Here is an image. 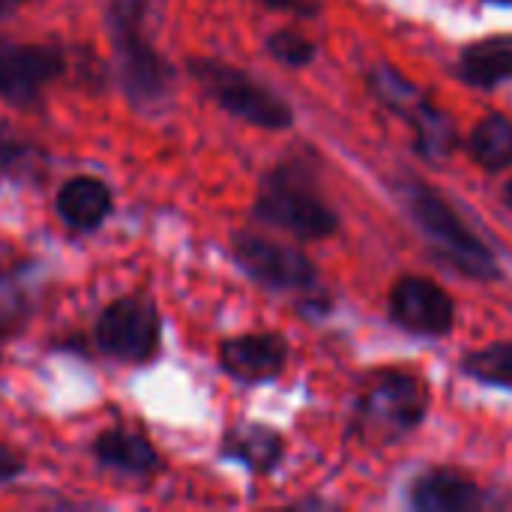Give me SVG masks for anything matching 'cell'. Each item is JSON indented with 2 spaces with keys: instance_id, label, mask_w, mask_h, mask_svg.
<instances>
[{
  "instance_id": "obj_11",
  "label": "cell",
  "mask_w": 512,
  "mask_h": 512,
  "mask_svg": "<svg viewBox=\"0 0 512 512\" xmlns=\"http://www.w3.org/2000/svg\"><path fill=\"white\" fill-rule=\"evenodd\" d=\"M288 345L276 333H246L219 345V363L225 375L243 384H264L282 375Z\"/></svg>"
},
{
  "instance_id": "obj_24",
  "label": "cell",
  "mask_w": 512,
  "mask_h": 512,
  "mask_svg": "<svg viewBox=\"0 0 512 512\" xmlns=\"http://www.w3.org/2000/svg\"><path fill=\"white\" fill-rule=\"evenodd\" d=\"M21 3H27V0H0V15H9V12H15Z\"/></svg>"
},
{
  "instance_id": "obj_22",
  "label": "cell",
  "mask_w": 512,
  "mask_h": 512,
  "mask_svg": "<svg viewBox=\"0 0 512 512\" xmlns=\"http://www.w3.org/2000/svg\"><path fill=\"white\" fill-rule=\"evenodd\" d=\"M21 474H24V456H18L12 447H6V444L0 441V486L18 480Z\"/></svg>"
},
{
  "instance_id": "obj_9",
  "label": "cell",
  "mask_w": 512,
  "mask_h": 512,
  "mask_svg": "<svg viewBox=\"0 0 512 512\" xmlns=\"http://www.w3.org/2000/svg\"><path fill=\"white\" fill-rule=\"evenodd\" d=\"M66 72V51L54 42H15L0 36V102L30 105Z\"/></svg>"
},
{
  "instance_id": "obj_2",
  "label": "cell",
  "mask_w": 512,
  "mask_h": 512,
  "mask_svg": "<svg viewBox=\"0 0 512 512\" xmlns=\"http://www.w3.org/2000/svg\"><path fill=\"white\" fill-rule=\"evenodd\" d=\"M252 216L300 240H324L339 231L336 210L321 198L315 177L300 162L276 165L261 180Z\"/></svg>"
},
{
  "instance_id": "obj_25",
  "label": "cell",
  "mask_w": 512,
  "mask_h": 512,
  "mask_svg": "<svg viewBox=\"0 0 512 512\" xmlns=\"http://www.w3.org/2000/svg\"><path fill=\"white\" fill-rule=\"evenodd\" d=\"M504 195H507V204H510V207H512V180H510V183H507V189H504Z\"/></svg>"
},
{
  "instance_id": "obj_7",
  "label": "cell",
  "mask_w": 512,
  "mask_h": 512,
  "mask_svg": "<svg viewBox=\"0 0 512 512\" xmlns=\"http://www.w3.org/2000/svg\"><path fill=\"white\" fill-rule=\"evenodd\" d=\"M93 345L120 363L141 366L153 360L162 345V315L156 303L144 294L111 300L93 324Z\"/></svg>"
},
{
  "instance_id": "obj_10",
  "label": "cell",
  "mask_w": 512,
  "mask_h": 512,
  "mask_svg": "<svg viewBox=\"0 0 512 512\" xmlns=\"http://www.w3.org/2000/svg\"><path fill=\"white\" fill-rule=\"evenodd\" d=\"M390 318L420 336H447L456 321L450 294L423 276H405L390 291Z\"/></svg>"
},
{
  "instance_id": "obj_14",
  "label": "cell",
  "mask_w": 512,
  "mask_h": 512,
  "mask_svg": "<svg viewBox=\"0 0 512 512\" xmlns=\"http://www.w3.org/2000/svg\"><path fill=\"white\" fill-rule=\"evenodd\" d=\"M408 501L420 512H471L483 507V492L456 471H429L411 483Z\"/></svg>"
},
{
  "instance_id": "obj_13",
  "label": "cell",
  "mask_w": 512,
  "mask_h": 512,
  "mask_svg": "<svg viewBox=\"0 0 512 512\" xmlns=\"http://www.w3.org/2000/svg\"><path fill=\"white\" fill-rule=\"evenodd\" d=\"M93 456L102 468H111L126 477H150L162 471V456L156 447L135 429L111 426L96 435L93 441Z\"/></svg>"
},
{
  "instance_id": "obj_23",
  "label": "cell",
  "mask_w": 512,
  "mask_h": 512,
  "mask_svg": "<svg viewBox=\"0 0 512 512\" xmlns=\"http://www.w3.org/2000/svg\"><path fill=\"white\" fill-rule=\"evenodd\" d=\"M267 9L276 12H294V15H315L318 12V0H258Z\"/></svg>"
},
{
  "instance_id": "obj_19",
  "label": "cell",
  "mask_w": 512,
  "mask_h": 512,
  "mask_svg": "<svg viewBox=\"0 0 512 512\" xmlns=\"http://www.w3.org/2000/svg\"><path fill=\"white\" fill-rule=\"evenodd\" d=\"M462 372L480 384L512 390V342H498V345L468 354L462 360Z\"/></svg>"
},
{
  "instance_id": "obj_12",
  "label": "cell",
  "mask_w": 512,
  "mask_h": 512,
  "mask_svg": "<svg viewBox=\"0 0 512 512\" xmlns=\"http://www.w3.org/2000/svg\"><path fill=\"white\" fill-rule=\"evenodd\" d=\"M54 207L69 231L90 234V231H99L102 222L114 213V195L108 183H102L99 177L78 174V177H69L57 189Z\"/></svg>"
},
{
  "instance_id": "obj_18",
  "label": "cell",
  "mask_w": 512,
  "mask_h": 512,
  "mask_svg": "<svg viewBox=\"0 0 512 512\" xmlns=\"http://www.w3.org/2000/svg\"><path fill=\"white\" fill-rule=\"evenodd\" d=\"M30 312L33 303L21 282V270H0V345L24 330Z\"/></svg>"
},
{
  "instance_id": "obj_4",
  "label": "cell",
  "mask_w": 512,
  "mask_h": 512,
  "mask_svg": "<svg viewBox=\"0 0 512 512\" xmlns=\"http://www.w3.org/2000/svg\"><path fill=\"white\" fill-rule=\"evenodd\" d=\"M192 81L231 117L252 123L258 129H288L294 123V111L291 105L273 93L270 87H264L258 78H252L249 72L222 63L216 57H192L186 63Z\"/></svg>"
},
{
  "instance_id": "obj_16",
  "label": "cell",
  "mask_w": 512,
  "mask_h": 512,
  "mask_svg": "<svg viewBox=\"0 0 512 512\" xmlns=\"http://www.w3.org/2000/svg\"><path fill=\"white\" fill-rule=\"evenodd\" d=\"M459 78L474 87H498L512 81V33H495L462 48Z\"/></svg>"
},
{
  "instance_id": "obj_17",
  "label": "cell",
  "mask_w": 512,
  "mask_h": 512,
  "mask_svg": "<svg viewBox=\"0 0 512 512\" xmlns=\"http://www.w3.org/2000/svg\"><path fill=\"white\" fill-rule=\"evenodd\" d=\"M471 153L486 171H504L512 165V120L504 114L483 117L471 132Z\"/></svg>"
},
{
  "instance_id": "obj_3",
  "label": "cell",
  "mask_w": 512,
  "mask_h": 512,
  "mask_svg": "<svg viewBox=\"0 0 512 512\" xmlns=\"http://www.w3.org/2000/svg\"><path fill=\"white\" fill-rule=\"evenodd\" d=\"M405 204L414 216V222L420 225V231L426 234V240L432 243V249L459 273L471 276V279H498L501 267L495 261V252L465 225V219L453 210V204L423 186V183H408L405 186Z\"/></svg>"
},
{
  "instance_id": "obj_15",
  "label": "cell",
  "mask_w": 512,
  "mask_h": 512,
  "mask_svg": "<svg viewBox=\"0 0 512 512\" xmlns=\"http://www.w3.org/2000/svg\"><path fill=\"white\" fill-rule=\"evenodd\" d=\"M282 435L264 423H237L222 438V456L240 462L252 474H270L282 462Z\"/></svg>"
},
{
  "instance_id": "obj_26",
  "label": "cell",
  "mask_w": 512,
  "mask_h": 512,
  "mask_svg": "<svg viewBox=\"0 0 512 512\" xmlns=\"http://www.w3.org/2000/svg\"><path fill=\"white\" fill-rule=\"evenodd\" d=\"M492 3H512V0H492Z\"/></svg>"
},
{
  "instance_id": "obj_20",
  "label": "cell",
  "mask_w": 512,
  "mask_h": 512,
  "mask_svg": "<svg viewBox=\"0 0 512 512\" xmlns=\"http://www.w3.org/2000/svg\"><path fill=\"white\" fill-rule=\"evenodd\" d=\"M42 150L18 138L9 126H0V180H24L39 171Z\"/></svg>"
},
{
  "instance_id": "obj_8",
  "label": "cell",
  "mask_w": 512,
  "mask_h": 512,
  "mask_svg": "<svg viewBox=\"0 0 512 512\" xmlns=\"http://www.w3.org/2000/svg\"><path fill=\"white\" fill-rule=\"evenodd\" d=\"M231 255L240 270L270 291H312L318 288V267L312 258L294 246L276 243L270 237L237 231L231 237Z\"/></svg>"
},
{
  "instance_id": "obj_5",
  "label": "cell",
  "mask_w": 512,
  "mask_h": 512,
  "mask_svg": "<svg viewBox=\"0 0 512 512\" xmlns=\"http://www.w3.org/2000/svg\"><path fill=\"white\" fill-rule=\"evenodd\" d=\"M429 408V390L417 375L387 372L360 396L354 432L366 444H396L411 435Z\"/></svg>"
},
{
  "instance_id": "obj_21",
  "label": "cell",
  "mask_w": 512,
  "mask_h": 512,
  "mask_svg": "<svg viewBox=\"0 0 512 512\" xmlns=\"http://www.w3.org/2000/svg\"><path fill=\"white\" fill-rule=\"evenodd\" d=\"M267 51L285 66H309L315 60V42L300 30H279L267 39Z\"/></svg>"
},
{
  "instance_id": "obj_6",
  "label": "cell",
  "mask_w": 512,
  "mask_h": 512,
  "mask_svg": "<svg viewBox=\"0 0 512 512\" xmlns=\"http://www.w3.org/2000/svg\"><path fill=\"white\" fill-rule=\"evenodd\" d=\"M369 90L390 108L396 111L402 120H408L414 126L417 135V150L426 159H444L456 150L459 144V132L456 123L447 111L435 108L429 102V96L411 81L405 78L396 66L390 63H378L369 72Z\"/></svg>"
},
{
  "instance_id": "obj_1",
  "label": "cell",
  "mask_w": 512,
  "mask_h": 512,
  "mask_svg": "<svg viewBox=\"0 0 512 512\" xmlns=\"http://www.w3.org/2000/svg\"><path fill=\"white\" fill-rule=\"evenodd\" d=\"M162 0H105V30L114 48V75L135 108L162 105L177 81L174 66L147 39V21Z\"/></svg>"
}]
</instances>
